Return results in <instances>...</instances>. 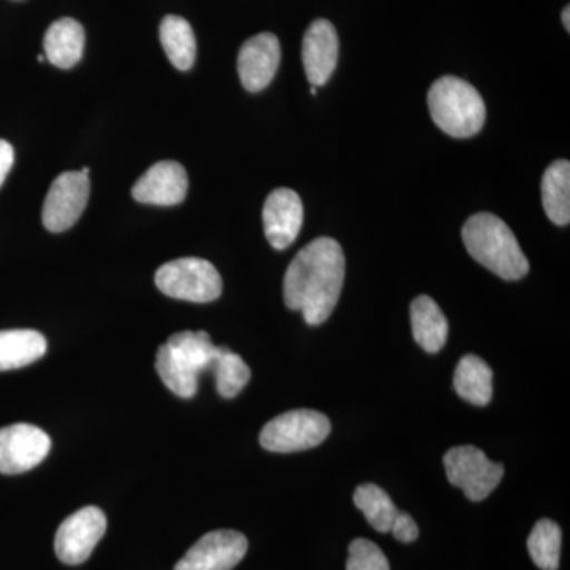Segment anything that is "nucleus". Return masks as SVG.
<instances>
[{"label": "nucleus", "instance_id": "9b49d317", "mask_svg": "<svg viewBox=\"0 0 570 570\" xmlns=\"http://www.w3.org/2000/svg\"><path fill=\"white\" fill-rule=\"evenodd\" d=\"M247 547L249 543L242 532H208L184 554L175 570H232L246 557Z\"/></svg>", "mask_w": 570, "mask_h": 570}, {"label": "nucleus", "instance_id": "393cba45", "mask_svg": "<svg viewBox=\"0 0 570 570\" xmlns=\"http://www.w3.org/2000/svg\"><path fill=\"white\" fill-rule=\"evenodd\" d=\"M346 570H390V564L376 543L367 539H355L348 547Z\"/></svg>", "mask_w": 570, "mask_h": 570}, {"label": "nucleus", "instance_id": "5701e85b", "mask_svg": "<svg viewBox=\"0 0 570 570\" xmlns=\"http://www.w3.org/2000/svg\"><path fill=\"white\" fill-rule=\"evenodd\" d=\"M562 532L554 521L539 520L528 539L534 564L542 570H558L561 560Z\"/></svg>", "mask_w": 570, "mask_h": 570}, {"label": "nucleus", "instance_id": "f8f14e48", "mask_svg": "<svg viewBox=\"0 0 570 570\" xmlns=\"http://www.w3.org/2000/svg\"><path fill=\"white\" fill-rule=\"evenodd\" d=\"M281 63V43L275 33L250 37L238 55V73L246 91L261 92L275 78Z\"/></svg>", "mask_w": 570, "mask_h": 570}, {"label": "nucleus", "instance_id": "aec40b11", "mask_svg": "<svg viewBox=\"0 0 570 570\" xmlns=\"http://www.w3.org/2000/svg\"><path fill=\"white\" fill-rule=\"evenodd\" d=\"M542 204L551 223H570V164L557 160L547 168L542 179Z\"/></svg>", "mask_w": 570, "mask_h": 570}, {"label": "nucleus", "instance_id": "4be33fe9", "mask_svg": "<svg viewBox=\"0 0 570 570\" xmlns=\"http://www.w3.org/2000/svg\"><path fill=\"white\" fill-rule=\"evenodd\" d=\"M356 509L362 510L367 523L379 532H390L397 512L396 505L381 487L363 483L354 493Z\"/></svg>", "mask_w": 570, "mask_h": 570}, {"label": "nucleus", "instance_id": "6e6552de", "mask_svg": "<svg viewBox=\"0 0 570 570\" xmlns=\"http://www.w3.org/2000/svg\"><path fill=\"white\" fill-rule=\"evenodd\" d=\"M91 194L89 176L81 171H66L52 181L45 198L41 220L47 230L61 234L80 219Z\"/></svg>", "mask_w": 570, "mask_h": 570}, {"label": "nucleus", "instance_id": "9d476101", "mask_svg": "<svg viewBox=\"0 0 570 570\" xmlns=\"http://www.w3.org/2000/svg\"><path fill=\"white\" fill-rule=\"evenodd\" d=\"M51 439L39 426L17 423L0 428V474L31 471L47 459Z\"/></svg>", "mask_w": 570, "mask_h": 570}, {"label": "nucleus", "instance_id": "ddd939ff", "mask_svg": "<svg viewBox=\"0 0 570 570\" xmlns=\"http://www.w3.org/2000/svg\"><path fill=\"white\" fill-rule=\"evenodd\" d=\"M189 187L186 168L175 160L154 164L134 184L132 197L145 205L175 206L183 204Z\"/></svg>", "mask_w": 570, "mask_h": 570}, {"label": "nucleus", "instance_id": "a878e982", "mask_svg": "<svg viewBox=\"0 0 570 570\" xmlns=\"http://www.w3.org/2000/svg\"><path fill=\"white\" fill-rule=\"evenodd\" d=\"M396 540L403 543L415 542L419 539V527L415 520L406 512H397L395 521H393L392 530Z\"/></svg>", "mask_w": 570, "mask_h": 570}, {"label": "nucleus", "instance_id": "7ed1b4c3", "mask_svg": "<svg viewBox=\"0 0 570 570\" xmlns=\"http://www.w3.org/2000/svg\"><path fill=\"white\" fill-rule=\"evenodd\" d=\"M219 352L208 333L179 332L157 351L156 371L167 389L189 400L197 393L198 377L212 370Z\"/></svg>", "mask_w": 570, "mask_h": 570}, {"label": "nucleus", "instance_id": "4468645a", "mask_svg": "<svg viewBox=\"0 0 570 570\" xmlns=\"http://www.w3.org/2000/svg\"><path fill=\"white\" fill-rule=\"evenodd\" d=\"M303 225V204L299 195L287 187L273 190L264 206V228L269 245L287 249L299 235Z\"/></svg>", "mask_w": 570, "mask_h": 570}, {"label": "nucleus", "instance_id": "c756f323", "mask_svg": "<svg viewBox=\"0 0 570 570\" xmlns=\"http://www.w3.org/2000/svg\"><path fill=\"white\" fill-rule=\"evenodd\" d=\"M311 94H313V96H317V88H316V86H313V88H311Z\"/></svg>", "mask_w": 570, "mask_h": 570}, {"label": "nucleus", "instance_id": "f3484780", "mask_svg": "<svg viewBox=\"0 0 570 570\" xmlns=\"http://www.w3.org/2000/svg\"><path fill=\"white\" fill-rule=\"evenodd\" d=\"M412 333L428 354H438L448 343L449 322L431 296L420 295L411 305Z\"/></svg>", "mask_w": 570, "mask_h": 570}, {"label": "nucleus", "instance_id": "c85d7f7f", "mask_svg": "<svg viewBox=\"0 0 570 570\" xmlns=\"http://www.w3.org/2000/svg\"><path fill=\"white\" fill-rule=\"evenodd\" d=\"M45 59H47V58H45V56H43V55H39V56H37V61H39V62H43V61H45Z\"/></svg>", "mask_w": 570, "mask_h": 570}, {"label": "nucleus", "instance_id": "0eeeda50", "mask_svg": "<svg viewBox=\"0 0 570 570\" xmlns=\"http://www.w3.org/2000/svg\"><path fill=\"white\" fill-rule=\"evenodd\" d=\"M444 466L449 482L474 502L489 498L504 475V466L493 463L474 445L450 449L444 456Z\"/></svg>", "mask_w": 570, "mask_h": 570}, {"label": "nucleus", "instance_id": "b1692460", "mask_svg": "<svg viewBox=\"0 0 570 570\" xmlns=\"http://www.w3.org/2000/svg\"><path fill=\"white\" fill-rule=\"evenodd\" d=\"M216 376V389L223 397H235L249 384L250 370L245 360L227 347H220L212 370Z\"/></svg>", "mask_w": 570, "mask_h": 570}, {"label": "nucleus", "instance_id": "423d86ee", "mask_svg": "<svg viewBox=\"0 0 570 570\" xmlns=\"http://www.w3.org/2000/svg\"><path fill=\"white\" fill-rule=\"evenodd\" d=\"M330 431L332 423L326 415L311 409H296L266 423L261 433V444L268 452H302L321 445Z\"/></svg>", "mask_w": 570, "mask_h": 570}, {"label": "nucleus", "instance_id": "1a4fd4ad", "mask_svg": "<svg viewBox=\"0 0 570 570\" xmlns=\"http://www.w3.org/2000/svg\"><path fill=\"white\" fill-rule=\"evenodd\" d=\"M107 531V517L96 505L71 513L56 532L55 550L63 564H81L91 557Z\"/></svg>", "mask_w": 570, "mask_h": 570}, {"label": "nucleus", "instance_id": "20e7f679", "mask_svg": "<svg viewBox=\"0 0 570 570\" xmlns=\"http://www.w3.org/2000/svg\"><path fill=\"white\" fill-rule=\"evenodd\" d=\"M428 107L439 129L453 138L474 137L485 124V102L478 89L450 75L433 82Z\"/></svg>", "mask_w": 570, "mask_h": 570}, {"label": "nucleus", "instance_id": "2eb2a0df", "mask_svg": "<svg viewBox=\"0 0 570 570\" xmlns=\"http://www.w3.org/2000/svg\"><path fill=\"white\" fill-rule=\"evenodd\" d=\"M340 55L335 26L328 20L311 22L303 39V66L311 85L321 88L332 78Z\"/></svg>", "mask_w": 570, "mask_h": 570}, {"label": "nucleus", "instance_id": "7c9ffc66", "mask_svg": "<svg viewBox=\"0 0 570 570\" xmlns=\"http://www.w3.org/2000/svg\"><path fill=\"white\" fill-rule=\"evenodd\" d=\"M81 174L89 175V168L88 167L82 168Z\"/></svg>", "mask_w": 570, "mask_h": 570}, {"label": "nucleus", "instance_id": "6ab92c4d", "mask_svg": "<svg viewBox=\"0 0 570 570\" xmlns=\"http://www.w3.org/2000/svg\"><path fill=\"white\" fill-rule=\"evenodd\" d=\"M47 337L36 330L0 332V371L20 370L47 354Z\"/></svg>", "mask_w": 570, "mask_h": 570}, {"label": "nucleus", "instance_id": "dca6fc26", "mask_svg": "<svg viewBox=\"0 0 570 570\" xmlns=\"http://www.w3.org/2000/svg\"><path fill=\"white\" fill-rule=\"evenodd\" d=\"M85 41V29L80 22L73 18H61L52 22L45 33V58L59 69H71L81 61Z\"/></svg>", "mask_w": 570, "mask_h": 570}, {"label": "nucleus", "instance_id": "f03ea898", "mask_svg": "<svg viewBox=\"0 0 570 570\" xmlns=\"http://www.w3.org/2000/svg\"><path fill=\"white\" fill-rule=\"evenodd\" d=\"M464 246L480 265L505 281H519L530 272V262L504 220L491 213H479L464 224Z\"/></svg>", "mask_w": 570, "mask_h": 570}, {"label": "nucleus", "instance_id": "a211bd4d", "mask_svg": "<svg viewBox=\"0 0 570 570\" xmlns=\"http://www.w3.org/2000/svg\"><path fill=\"white\" fill-rule=\"evenodd\" d=\"M453 387L468 403L489 406L493 397V371L485 360L478 355H464L453 376Z\"/></svg>", "mask_w": 570, "mask_h": 570}, {"label": "nucleus", "instance_id": "39448f33", "mask_svg": "<svg viewBox=\"0 0 570 570\" xmlns=\"http://www.w3.org/2000/svg\"><path fill=\"white\" fill-rule=\"evenodd\" d=\"M157 288L170 298L190 303H212L223 294V277L212 262L184 257L157 269Z\"/></svg>", "mask_w": 570, "mask_h": 570}, {"label": "nucleus", "instance_id": "412c9836", "mask_svg": "<svg viewBox=\"0 0 570 570\" xmlns=\"http://www.w3.org/2000/svg\"><path fill=\"white\" fill-rule=\"evenodd\" d=\"M159 36L165 55L176 69H193L197 56V41L189 22L176 14H168L160 22Z\"/></svg>", "mask_w": 570, "mask_h": 570}, {"label": "nucleus", "instance_id": "f257e3e1", "mask_svg": "<svg viewBox=\"0 0 570 570\" xmlns=\"http://www.w3.org/2000/svg\"><path fill=\"white\" fill-rule=\"evenodd\" d=\"M346 257L336 239L322 236L303 247L284 276V302L302 311L306 324H324L340 302Z\"/></svg>", "mask_w": 570, "mask_h": 570}, {"label": "nucleus", "instance_id": "cd10ccee", "mask_svg": "<svg viewBox=\"0 0 570 570\" xmlns=\"http://www.w3.org/2000/svg\"><path fill=\"white\" fill-rule=\"evenodd\" d=\"M562 24H564L566 31H570V7H566L564 10H562Z\"/></svg>", "mask_w": 570, "mask_h": 570}, {"label": "nucleus", "instance_id": "bb28decb", "mask_svg": "<svg viewBox=\"0 0 570 570\" xmlns=\"http://www.w3.org/2000/svg\"><path fill=\"white\" fill-rule=\"evenodd\" d=\"M14 163L13 146L9 141L0 138V186L6 181L7 175L10 174Z\"/></svg>", "mask_w": 570, "mask_h": 570}]
</instances>
